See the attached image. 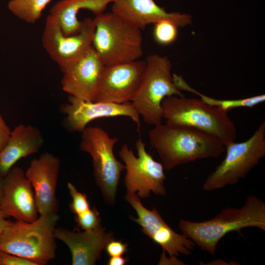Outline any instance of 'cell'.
<instances>
[{
    "label": "cell",
    "mask_w": 265,
    "mask_h": 265,
    "mask_svg": "<svg viewBox=\"0 0 265 265\" xmlns=\"http://www.w3.org/2000/svg\"><path fill=\"white\" fill-rule=\"evenodd\" d=\"M148 135L165 170L199 159L217 158L225 151L216 137L184 125L161 123Z\"/></svg>",
    "instance_id": "6da1fadb"
},
{
    "label": "cell",
    "mask_w": 265,
    "mask_h": 265,
    "mask_svg": "<svg viewBox=\"0 0 265 265\" xmlns=\"http://www.w3.org/2000/svg\"><path fill=\"white\" fill-rule=\"evenodd\" d=\"M179 226L182 234L214 256L219 241L228 233L248 227L265 231V203L256 196L249 195L240 208H225L213 218L203 221L180 219Z\"/></svg>",
    "instance_id": "7a4b0ae2"
},
{
    "label": "cell",
    "mask_w": 265,
    "mask_h": 265,
    "mask_svg": "<svg viewBox=\"0 0 265 265\" xmlns=\"http://www.w3.org/2000/svg\"><path fill=\"white\" fill-rule=\"evenodd\" d=\"M57 213L41 215L35 220L12 222L0 235V250L45 265L55 257L54 230Z\"/></svg>",
    "instance_id": "3957f363"
},
{
    "label": "cell",
    "mask_w": 265,
    "mask_h": 265,
    "mask_svg": "<svg viewBox=\"0 0 265 265\" xmlns=\"http://www.w3.org/2000/svg\"><path fill=\"white\" fill-rule=\"evenodd\" d=\"M161 106L166 123L195 128L216 137L225 146L235 141L236 126L227 111L185 96L167 97Z\"/></svg>",
    "instance_id": "277c9868"
},
{
    "label": "cell",
    "mask_w": 265,
    "mask_h": 265,
    "mask_svg": "<svg viewBox=\"0 0 265 265\" xmlns=\"http://www.w3.org/2000/svg\"><path fill=\"white\" fill-rule=\"evenodd\" d=\"M92 46L105 66L134 61L143 54L141 30L113 13H103L93 19Z\"/></svg>",
    "instance_id": "5b68a950"
},
{
    "label": "cell",
    "mask_w": 265,
    "mask_h": 265,
    "mask_svg": "<svg viewBox=\"0 0 265 265\" xmlns=\"http://www.w3.org/2000/svg\"><path fill=\"white\" fill-rule=\"evenodd\" d=\"M145 61L142 83L132 103L145 123L156 126L161 123L163 99L184 95L173 82L172 64L168 57L153 54L148 56Z\"/></svg>",
    "instance_id": "8992f818"
},
{
    "label": "cell",
    "mask_w": 265,
    "mask_h": 265,
    "mask_svg": "<svg viewBox=\"0 0 265 265\" xmlns=\"http://www.w3.org/2000/svg\"><path fill=\"white\" fill-rule=\"evenodd\" d=\"M225 147L224 159L203 184L205 191L215 190L237 184L264 158L265 122L262 123L246 140L238 143L233 141Z\"/></svg>",
    "instance_id": "52a82bcc"
},
{
    "label": "cell",
    "mask_w": 265,
    "mask_h": 265,
    "mask_svg": "<svg viewBox=\"0 0 265 265\" xmlns=\"http://www.w3.org/2000/svg\"><path fill=\"white\" fill-rule=\"evenodd\" d=\"M80 148L91 157L94 177L106 202L113 205L125 165L115 158L113 148L118 138L110 137L102 128L86 127L81 132Z\"/></svg>",
    "instance_id": "ba28073f"
},
{
    "label": "cell",
    "mask_w": 265,
    "mask_h": 265,
    "mask_svg": "<svg viewBox=\"0 0 265 265\" xmlns=\"http://www.w3.org/2000/svg\"><path fill=\"white\" fill-rule=\"evenodd\" d=\"M135 146L137 157L127 144H124L119 151L125 164V185L127 193H136L141 198L149 197L151 191L165 196L166 176L162 163L156 161L146 151L145 144L141 138L137 140Z\"/></svg>",
    "instance_id": "9c48e42d"
},
{
    "label": "cell",
    "mask_w": 265,
    "mask_h": 265,
    "mask_svg": "<svg viewBox=\"0 0 265 265\" xmlns=\"http://www.w3.org/2000/svg\"><path fill=\"white\" fill-rule=\"evenodd\" d=\"M95 31L94 20L81 21L80 32L66 36L50 14L47 17L42 36L43 46L63 73L79 61L92 46Z\"/></svg>",
    "instance_id": "30bf717a"
},
{
    "label": "cell",
    "mask_w": 265,
    "mask_h": 265,
    "mask_svg": "<svg viewBox=\"0 0 265 265\" xmlns=\"http://www.w3.org/2000/svg\"><path fill=\"white\" fill-rule=\"evenodd\" d=\"M125 198L137 215V218L131 219L140 226L145 235L162 247L163 252H167L170 258L176 259L180 254L188 256L191 253L194 243L183 234L173 231L156 209L150 210L144 207L136 193H127Z\"/></svg>",
    "instance_id": "8fae6325"
},
{
    "label": "cell",
    "mask_w": 265,
    "mask_h": 265,
    "mask_svg": "<svg viewBox=\"0 0 265 265\" xmlns=\"http://www.w3.org/2000/svg\"><path fill=\"white\" fill-rule=\"evenodd\" d=\"M146 61L105 66L95 102L122 104L132 102L142 83Z\"/></svg>",
    "instance_id": "7c38bea8"
},
{
    "label": "cell",
    "mask_w": 265,
    "mask_h": 265,
    "mask_svg": "<svg viewBox=\"0 0 265 265\" xmlns=\"http://www.w3.org/2000/svg\"><path fill=\"white\" fill-rule=\"evenodd\" d=\"M68 103L61 106V112L66 115L65 128L71 132H81L92 120L100 118L119 116L130 118L140 127V115L132 102L122 104L86 102L69 96Z\"/></svg>",
    "instance_id": "4fadbf2b"
},
{
    "label": "cell",
    "mask_w": 265,
    "mask_h": 265,
    "mask_svg": "<svg viewBox=\"0 0 265 265\" xmlns=\"http://www.w3.org/2000/svg\"><path fill=\"white\" fill-rule=\"evenodd\" d=\"M60 160L49 153L33 159L25 172L32 188L38 213H57L58 203L55 189Z\"/></svg>",
    "instance_id": "5bb4252c"
},
{
    "label": "cell",
    "mask_w": 265,
    "mask_h": 265,
    "mask_svg": "<svg viewBox=\"0 0 265 265\" xmlns=\"http://www.w3.org/2000/svg\"><path fill=\"white\" fill-rule=\"evenodd\" d=\"M0 210L18 221L30 222L38 217L32 186L19 167L13 166L4 176Z\"/></svg>",
    "instance_id": "9a60e30c"
},
{
    "label": "cell",
    "mask_w": 265,
    "mask_h": 265,
    "mask_svg": "<svg viewBox=\"0 0 265 265\" xmlns=\"http://www.w3.org/2000/svg\"><path fill=\"white\" fill-rule=\"evenodd\" d=\"M105 65L92 46L75 64L64 72L61 83L69 96L95 102Z\"/></svg>",
    "instance_id": "2e32d148"
},
{
    "label": "cell",
    "mask_w": 265,
    "mask_h": 265,
    "mask_svg": "<svg viewBox=\"0 0 265 265\" xmlns=\"http://www.w3.org/2000/svg\"><path fill=\"white\" fill-rule=\"evenodd\" d=\"M111 12L141 30L150 24L162 20L170 21L178 27H184L192 23L190 14L167 12L154 0H114Z\"/></svg>",
    "instance_id": "e0dca14e"
},
{
    "label": "cell",
    "mask_w": 265,
    "mask_h": 265,
    "mask_svg": "<svg viewBox=\"0 0 265 265\" xmlns=\"http://www.w3.org/2000/svg\"><path fill=\"white\" fill-rule=\"evenodd\" d=\"M54 236L69 248L73 265H95L106 244L114 239L113 233L107 232L102 225L94 229L83 232L56 227Z\"/></svg>",
    "instance_id": "ac0fdd59"
},
{
    "label": "cell",
    "mask_w": 265,
    "mask_h": 265,
    "mask_svg": "<svg viewBox=\"0 0 265 265\" xmlns=\"http://www.w3.org/2000/svg\"><path fill=\"white\" fill-rule=\"evenodd\" d=\"M44 141L37 127L24 124L16 126L0 152V174L4 176L19 159L37 153Z\"/></svg>",
    "instance_id": "d6986e66"
},
{
    "label": "cell",
    "mask_w": 265,
    "mask_h": 265,
    "mask_svg": "<svg viewBox=\"0 0 265 265\" xmlns=\"http://www.w3.org/2000/svg\"><path fill=\"white\" fill-rule=\"evenodd\" d=\"M114 0H60L51 8L50 15L58 23L63 33L66 36L80 32L81 21L78 19L81 9H87L96 16L104 13L107 5Z\"/></svg>",
    "instance_id": "ffe728a7"
},
{
    "label": "cell",
    "mask_w": 265,
    "mask_h": 265,
    "mask_svg": "<svg viewBox=\"0 0 265 265\" xmlns=\"http://www.w3.org/2000/svg\"><path fill=\"white\" fill-rule=\"evenodd\" d=\"M173 82L180 90H185L200 97L206 104L228 112L238 107H253L265 101V95L261 94L238 99H217L203 94L189 85L184 79L176 74L172 75Z\"/></svg>",
    "instance_id": "44dd1931"
},
{
    "label": "cell",
    "mask_w": 265,
    "mask_h": 265,
    "mask_svg": "<svg viewBox=\"0 0 265 265\" xmlns=\"http://www.w3.org/2000/svg\"><path fill=\"white\" fill-rule=\"evenodd\" d=\"M51 0H10L9 10L25 22L33 24L41 17L42 11Z\"/></svg>",
    "instance_id": "7402d4cb"
},
{
    "label": "cell",
    "mask_w": 265,
    "mask_h": 265,
    "mask_svg": "<svg viewBox=\"0 0 265 265\" xmlns=\"http://www.w3.org/2000/svg\"><path fill=\"white\" fill-rule=\"evenodd\" d=\"M153 35L155 41L161 45L174 42L178 36V26L169 20H162L154 24Z\"/></svg>",
    "instance_id": "603a6c76"
},
{
    "label": "cell",
    "mask_w": 265,
    "mask_h": 265,
    "mask_svg": "<svg viewBox=\"0 0 265 265\" xmlns=\"http://www.w3.org/2000/svg\"><path fill=\"white\" fill-rule=\"evenodd\" d=\"M67 187L72 197L70 204L72 212L77 215L88 210L90 207L86 195L78 191L71 183L67 184Z\"/></svg>",
    "instance_id": "cb8c5ba5"
},
{
    "label": "cell",
    "mask_w": 265,
    "mask_h": 265,
    "mask_svg": "<svg viewBox=\"0 0 265 265\" xmlns=\"http://www.w3.org/2000/svg\"><path fill=\"white\" fill-rule=\"evenodd\" d=\"M75 220L78 226L85 231L94 229L101 225L99 212L94 207L76 215Z\"/></svg>",
    "instance_id": "d4e9b609"
},
{
    "label": "cell",
    "mask_w": 265,
    "mask_h": 265,
    "mask_svg": "<svg viewBox=\"0 0 265 265\" xmlns=\"http://www.w3.org/2000/svg\"><path fill=\"white\" fill-rule=\"evenodd\" d=\"M0 265H35L24 258L0 250Z\"/></svg>",
    "instance_id": "484cf974"
},
{
    "label": "cell",
    "mask_w": 265,
    "mask_h": 265,
    "mask_svg": "<svg viewBox=\"0 0 265 265\" xmlns=\"http://www.w3.org/2000/svg\"><path fill=\"white\" fill-rule=\"evenodd\" d=\"M128 244L122 240L113 239L106 244L105 249L110 257L121 256L128 251Z\"/></svg>",
    "instance_id": "4316f807"
},
{
    "label": "cell",
    "mask_w": 265,
    "mask_h": 265,
    "mask_svg": "<svg viewBox=\"0 0 265 265\" xmlns=\"http://www.w3.org/2000/svg\"><path fill=\"white\" fill-rule=\"evenodd\" d=\"M11 131L0 114V152L5 147Z\"/></svg>",
    "instance_id": "83f0119b"
},
{
    "label": "cell",
    "mask_w": 265,
    "mask_h": 265,
    "mask_svg": "<svg viewBox=\"0 0 265 265\" xmlns=\"http://www.w3.org/2000/svg\"><path fill=\"white\" fill-rule=\"evenodd\" d=\"M128 258L121 256L110 257L107 261L108 265H124L128 261Z\"/></svg>",
    "instance_id": "f1b7e54d"
},
{
    "label": "cell",
    "mask_w": 265,
    "mask_h": 265,
    "mask_svg": "<svg viewBox=\"0 0 265 265\" xmlns=\"http://www.w3.org/2000/svg\"><path fill=\"white\" fill-rule=\"evenodd\" d=\"M7 217H8L0 210V235L5 228L12 223V221L7 220Z\"/></svg>",
    "instance_id": "f546056e"
},
{
    "label": "cell",
    "mask_w": 265,
    "mask_h": 265,
    "mask_svg": "<svg viewBox=\"0 0 265 265\" xmlns=\"http://www.w3.org/2000/svg\"><path fill=\"white\" fill-rule=\"evenodd\" d=\"M4 176L0 174V206L2 200L3 190Z\"/></svg>",
    "instance_id": "4dcf8cb0"
}]
</instances>
